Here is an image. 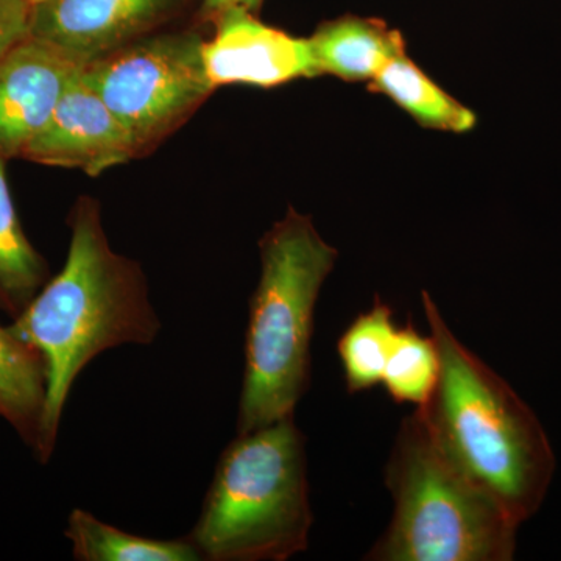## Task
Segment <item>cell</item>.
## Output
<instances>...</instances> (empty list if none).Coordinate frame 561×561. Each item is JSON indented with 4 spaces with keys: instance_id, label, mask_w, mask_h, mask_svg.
<instances>
[{
    "instance_id": "obj_1",
    "label": "cell",
    "mask_w": 561,
    "mask_h": 561,
    "mask_svg": "<svg viewBox=\"0 0 561 561\" xmlns=\"http://www.w3.org/2000/svg\"><path fill=\"white\" fill-rule=\"evenodd\" d=\"M70 242L61 272L41 287L10 330L39 354L46 402L35 457L47 463L57 446L73 383L91 360L122 345H151L161 319L138 262L111 249L101 205L80 198L69 217Z\"/></svg>"
},
{
    "instance_id": "obj_2",
    "label": "cell",
    "mask_w": 561,
    "mask_h": 561,
    "mask_svg": "<svg viewBox=\"0 0 561 561\" xmlns=\"http://www.w3.org/2000/svg\"><path fill=\"white\" fill-rule=\"evenodd\" d=\"M421 301L440 371L419 409L449 459L516 522H526L551 485L556 459L548 435L518 393L454 335L426 290Z\"/></svg>"
},
{
    "instance_id": "obj_3",
    "label": "cell",
    "mask_w": 561,
    "mask_h": 561,
    "mask_svg": "<svg viewBox=\"0 0 561 561\" xmlns=\"http://www.w3.org/2000/svg\"><path fill=\"white\" fill-rule=\"evenodd\" d=\"M261 276L250 298L238 434L295 415L311 386L313 313L339 260L311 217L287 209L262 236Z\"/></svg>"
},
{
    "instance_id": "obj_4",
    "label": "cell",
    "mask_w": 561,
    "mask_h": 561,
    "mask_svg": "<svg viewBox=\"0 0 561 561\" xmlns=\"http://www.w3.org/2000/svg\"><path fill=\"white\" fill-rule=\"evenodd\" d=\"M386 486L394 502L371 561H508L522 523L457 467L416 408L401 421Z\"/></svg>"
},
{
    "instance_id": "obj_5",
    "label": "cell",
    "mask_w": 561,
    "mask_h": 561,
    "mask_svg": "<svg viewBox=\"0 0 561 561\" xmlns=\"http://www.w3.org/2000/svg\"><path fill=\"white\" fill-rule=\"evenodd\" d=\"M306 440L295 415L238 434L221 453L187 540L209 561H287L309 546Z\"/></svg>"
},
{
    "instance_id": "obj_6",
    "label": "cell",
    "mask_w": 561,
    "mask_h": 561,
    "mask_svg": "<svg viewBox=\"0 0 561 561\" xmlns=\"http://www.w3.org/2000/svg\"><path fill=\"white\" fill-rule=\"evenodd\" d=\"M202 49L194 33L142 36L81 66V73L140 151L175 130L216 91Z\"/></svg>"
},
{
    "instance_id": "obj_7",
    "label": "cell",
    "mask_w": 561,
    "mask_h": 561,
    "mask_svg": "<svg viewBox=\"0 0 561 561\" xmlns=\"http://www.w3.org/2000/svg\"><path fill=\"white\" fill-rule=\"evenodd\" d=\"M214 35L203 41V65L214 90L227 84L275 88L319 77L309 38L257 20L253 11L225 7L213 14Z\"/></svg>"
},
{
    "instance_id": "obj_8",
    "label": "cell",
    "mask_w": 561,
    "mask_h": 561,
    "mask_svg": "<svg viewBox=\"0 0 561 561\" xmlns=\"http://www.w3.org/2000/svg\"><path fill=\"white\" fill-rule=\"evenodd\" d=\"M138 153L130 133L84 80L79 66L46 127L28 144L22 158L98 176L127 164Z\"/></svg>"
},
{
    "instance_id": "obj_9",
    "label": "cell",
    "mask_w": 561,
    "mask_h": 561,
    "mask_svg": "<svg viewBox=\"0 0 561 561\" xmlns=\"http://www.w3.org/2000/svg\"><path fill=\"white\" fill-rule=\"evenodd\" d=\"M179 0H32L31 36L83 66L142 38Z\"/></svg>"
},
{
    "instance_id": "obj_10",
    "label": "cell",
    "mask_w": 561,
    "mask_h": 561,
    "mask_svg": "<svg viewBox=\"0 0 561 561\" xmlns=\"http://www.w3.org/2000/svg\"><path fill=\"white\" fill-rule=\"evenodd\" d=\"M79 62L32 38L0 61V158L22 157L46 127Z\"/></svg>"
},
{
    "instance_id": "obj_11",
    "label": "cell",
    "mask_w": 561,
    "mask_h": 561,
    "mask_svg": "<svg viewBox=\"0 0 561 561\" xmlns=\"http://www.w3.org/2000/svg\"><path fill=\"white\" fill-rule=\"evenodd\" d=\"M319 76L371 81L382 66L405 49L401 32L373 18L343 16L328 21L309 38Z\"/></svg>"
},
{
    "instance_id": "obj_12",
    "label": "cell",
    "mask_w": 561,
    "mask_h": 561,
    "mask_svg": "<svg viewBox=\"0 0 561 561\" xmlns=\"http://www.w3.org/2000/svg\"><path fill=\"white\" fill-rule=\"evenodd\" d=\"M370 90L381 92L423 127L449 133H467L478 117L442 90L412 61L405 49L390 58L370 81Z\"/></svg>"
},
{
    "instance_id": "obj_13",
    "label": "cell",
    "mask_w": 561,
    "mask_h": 561,
    "mask_svg": "<svg viewBox=\"0 0 561 561\" xmlns=\"http://www.w3.org/2000/svg\"><path fill=\"white\" fill-rule=\"evenodd\" d=\"M46 402L43 359L32 346L0 324V416L35 453Z\"/></svg>"
},
{
    "instance_id": "obj_14",
    "label": "cell",
    "mask_w": 561,
    "mask_h": 561,
    "mask_svg": "<svg viewBox=\"0 0 561 561\" xmlns=\"http://www.w3.org/2000/svg\"><path fill=\"white\" fill-rule=\"evenodd\" d=\"M65 537L79 561H198L201 552L186 538L157 540L103 523L83 508H73Z\"/></svg>"
},
{
    "instance_id": "obj_15",
    "label": "cell",
    "mask_w": 561,
    "mask_h": 561,
    "mask_svg": "<svg viewBox=\"0 0 561 561\" xmlns=\"http://www.w3.org/2000/svg\"><path fill=\"white\" fill-rule=\"evenodd\" d=\"M49 279L46 261L25 236L0 158V312L11 320L35 298Z\"/></svg>"
},
{
    "instance_id": "obj_16",
    "label": "cell",
    "mask_w": 561,
    "mask_h": 561,
    "mask_svg": "<svg viewBox=\"0 0 561 561\" xmlns=\"http://www.w3.org/2000/svg\"><path fill=\"white\" fill-rule=\"evenodd\" d=\"M397 331L390 306L376 297L375 305L359 313L343 332L337 351L351 394L382 383Z\"/></svg>"
},
{
    "instance_id": "obj_17",
    "label": "cell",
    "mask_w": 561,
    "mask_h": 561,
    "mask_svg": "<svg viewBox=\"0 0 561 561\" xmlns=\"http://www.w3.org/2000/svg\"><path fill=\"white\" fill-rule=\"evenodd\" d=\"M438 371L440 357L432 335L421 334L412 320L398 327L382 378L391 400L416 408L426 404L437 383Z\"/></svg>"
},
{
    "instance_id": "obj_18",
    "label": "cell",
    "mask_w": 561,
    "mask_h": 561,
    "mask_svg": "<svg viewBox=\"0 0 561 561\" xmlns=\"http://www.w3.org/2000/svg\"><path fill=\"white\" fill-rule=\"evenodd\" d=\"M32 0H0V61L31 36Z\"/></svg>"
},
{
    "instance_id": "obj_19",
    "label": "cell",
    "mask_w": 561,
    "mask_h": 561,
    "mask_svg": "<svg viewBox=\"0 0 561 561\" xmlns=\"http://www.w3.org/2000/svg\"><path fill=\"white\" fill-rule=\"evenodd\" d=\"M262 2L264 0H203V7L210 14L217 13V11L230 5L243 7V9L256 13L261 9Z\"/></svg>"
}]
</instances>
